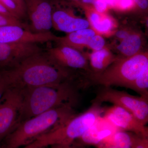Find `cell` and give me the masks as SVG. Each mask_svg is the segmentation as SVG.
Returning <instances> with one entry per match:
<instances>
[{"mask_svg":"<svg viewBox=\"0 0 148 148\" xmlns=\"http://www.w3.org/2000/svg\"><path fill=\"white\" fill-rule=\"evenodd\" d=\"M3 70L10 87L22 89L57 86L74 79L72 71L58 66L43 51L29 56L13 68Z\"/></svg>","mask_w":148,"mask_h":148,"instance_id":"cell-1","label":"cell"},{"mask_svg":"<svg viewBox=\"0 0 148 148\" xmlns=\"http://www.w3.org/2000/svg\"><path fill=\"white\" fill-rule=\"evenodd\" d=\"M81 86L69 81L57 86H43L23 89L19 123L52 109L64 106L74 107ZM18 123V124H19Z\"/></svg>","mask_w":148,"mask_h":148,"instance_id":"cell-2","label":"cell"},{"mask_svg":"<svg viewBox=\"0 0 148 148\" xmlns=\"http://www.w3.org/2000/svg\"><path fill=\"white\" fill-rule=\"evenodd\" d=\"M76 114L74 107L61 106L24 121L4 139L2 147L18 148L27 145L59 127Z\"/></svg>","mask_w":148,"mask_h":148,"instance_id":"cell-3","label":"cell"},{"mask_svg":"<svg viewBox=\"0 0 148 148\" xmlns=\"http://www.w3.org/2000/svg\"><path fill=\"white\" fill-rule=\"evenodd\" d=\"M101 105L92 102L90 108L84 112L76 114L59 127L40 136L33 143L45 147L73 144L102 116L105 110Z\"/></svg>","mask_w":148,"mask_h":148,"instance_id":"cell-4","label":"cell"},{"mask_svg":"<svg viewBox=\"0 0 148 148\" xmlns=\"http://www.w3.org/2000/svg\"><path fill=\"white\" fill-rule=\"evenodd\" d=\"M148 67L147 51H141L130 57H117L110 66L101 73L89 75V79L95 84L105 87L130 86Z\"/></svg>","mask_w":148,"mask_h":148,"instance_id":"cell-5","label":"cell"},{"mask_svg":"<svg viewBox=\"0 0 148 148\" xmlns=\"http://www.w3.org/2000/svg\"><path fill=\"white\" fill-rule=\"evenodd\" d=\"M102 104L108 102L125 109L143 124L148 122V98L136 96L124 91L113 89L111 87L102 86L96 92L92 101Z\"/></svg>","mask_w":148,"mask_h":148,"instance_id":"cell-6","label":"cell"},{"mask_svg":"<svg viewBox=\"0 0 148 148\" xmlns=\"http://www.w3.org/2000/svg\"><path fill=\"white\" fill-rule=\"evenodd\" d=\"M23 100V89L10 87L0 100V143L16 128Z\"/></svg>","mask_w":148,"mask_h":148,"instance_id":"cell-7","label":"cell"},{"mask_svg":"<svg viewBox=\"0 0 148 148\" xmlns=\"http://www.w3.org/2000/svg\"><path fill=\"white\" fill-rule=\"evenodd\" d=\"M29 30L37 34L50 32L52 27L53 5L49 0H25Z\"/></svg>","mask_w":148,"mask_h":148,"instance_id":"cell-8","label":"cell"},{"mask_svg":"<svg viewBox=\"0 0 148 148\" xmlns=\"http://www.w3.org/2000/svg\"><path fill=\"white\" fill-rule=\"evenodd\" d=\"M46 52L55 64L62 68L71 71L82 69L91 73L87 56L79 51L67 46L58 45L49 49Z\"/></svg>","mask_w":148,"mask_h":148,"instance_id":"cell-9","label":"cell"},{"mask_svg":"<svg viewBox=\"0 0 148 148\" xmlns=\"http://www.w3.org/2000/svg\"><path fill=\"white\" fill-rule=\"evenodd\" d=\"M51 32L37 34L18 26L0 27V42L9 44L42 43L58 38Z\"/></svg>","mask_w":148,"mask_h":148,"instance_id":"cell-10","label":"cell"},{"mask_svg":"<svg viewBox=\"0 0 148 148\" xmlns=\"http://www.w3.org/2000/svg\"><path fill=\"white\" fill-rule=\"evenodd\" d=\"M42 51L37 44L0 42V70L13 68L29 56Z\"/></svg>","mask_w":148,"mask_h":148,"instance_id":"cell-11","label":"cell"},{"mask_svg":"<svg viewBox=\"0 0 148 148\" xmlns=\"http://www.w3.org/2000/svg\"><path fill=\"white\" fill-rule=\"evenodd\" d=\"M104 113L103 117L120 130L148 138V127L125 109L114 106L105 110Z\"/></svg>","mask_w":148,"mask_h":148,"instance_id":"cell-12","label":"cell"},{"mask_svg":"<svg viewBox=\"0 0 148 148\" xmlns=\"http://www.w3.org/2000/svg\"><path fill=\"white\" fill-rule=\"evenodd\" d=\"M75 3L84 11L90 28L97 34L106 37L114 35L118 25L113 17L107 13H99L91 5L84 4L78 2Z\"/></svg>","mask_w":148,"mask_h":148,"instance_id":"cell-13","label":"cell"},{"mask_svg":"<svg viewBox=\"0 0 148 148\" xmlns=\"http://www.w3.org/2000/svg\"><path fill=\"white\" fill-rule=\"evenodd\" d=\"M52 22V27L56 30L67 34L90 26L87 20L76 16L70 10L61 8H53Z\"/></svg>","mask_w":148,"mask_h":148,"instance_id":"cell-14","label":"cell"},{"mask_svg":"<svg viewBox=\"0 0 148 148\" xmlns=\"http://www.w3.org/2000/svg\"><path fill=\"white\" fill-rule=\"evenodd\" d=\"M113 125L104 117L101 116L74 143L83 146L85 145H96L104 138L120 130L114 129Z\"/></svg>","mask_w":148,"mask_h":148,"instance_id":"cell-15","label":"cell"},{"mask_svg":"<svg viewBox=\"0 0 148 148\" xmlns=\"http://www.w3.org/2000/svg\"><path fill=\"white\" fill-rule=\"evenodd\" d=\"M96 34L91 28H86L67 34L64 37H58L55 42L59 45L67 46L82 52L90 38Z\"/></svg>","mask_w":148,"mask_h":148,"instance_id":"cell-16","label":"cell"},{"mask_svg":"<svg viewBox=\"0 0 148 148\" xmlns=\"http://www.w3.org/2000/svg\"><path fill=\"white\" fill-rule=\"evenodd\" d=\"M116 58L107 47L100 50L92 51L88 56L91 71L89 75L101 73L114 62Z\"/></svg>","mask_w":148,"mask_h":148,"instance_id":"cell-17","label":"cell"},{"mask_svg":"<svg viewBox=\"0 0 148 148\" xmlns=\"http://www.w3.org/2000/svg\"><path fill=\"white\" fill-rule=\"evenodd\" d=\"M143 37L142 34L133 32L127 38L123 40L116 47V50L123 57H130L142 51Z\"/></svg>","mask_w":148,"mask_h":148,"instance_id":"cell-18","label":"cell"},{"mask_svg":"<svg viewBox=\"0 0 148 148\" xmlns=\"http://www.w3.org/2000/svg\"><path fill=\"white\" fill-rule=\"evenodd\" d=\"M95 146L97 148L130 147L129 132L123 130H118L104 138Z\"/></svg>","mask_w":148,"mask_h":148,"instance_id":"cell-19","label":"cell"},{"mask_svg":"<svg viewBox=\"0 0 148 148\" xmlns=\"http://www.w3.org/2000/svg\"><path fill=\"white\" fill-rule=\"evenodd\" d=\"M140 95L148 98V67L130 86L129 88Z\"/></svg>","mask_w":148,"mask_h":148,"instance_id":"cell-20","label":"cell"},{"mask_svg":"<svg viewBox=\"0 0 148 148\" xmlns=\"http://www.w3.org/2000/svg\"><path fill=\"white\" fill-rule=\"evenodd\" d=\"M0 3L16 18L21 20L27 17L26 12L22 10L13 0H0Z\"/></svg>","mask_w":148,"mask_h":148,"instance_id":"cell-21","label":"cell"},{"mask_svg":"<svg viewBox=\"0 0 148 148\" xmlns=\"http://www.w3.org/2000/svg\"><path fill=\"white\" fill-rule=\"evenodd\" d=\"M8 26H18L30 31L29 25H27L20 19L0 14V27Z\"/></svg>","mask_w":148,"mask_h":148,"instance_id":"cell-22","label":"cell"},{"mask_svg":"<svg viewBox=\"0 0 148 148\" xmlns=\"http://www.w3.org/2000/svg\"><path fill=\"white\" fill-rule=\"evenodd\" d=\"M106 47V41L104 38L103 36L97 34L90 38L86 47L91 49L92 51H95L101 50Z\"/></svg>","mask_w":148,"mask_h":148,"instance_id":"cell-23","label":"cell"},{"mask_svg":"<svg viewBox=\"0 0 148 148\" xmlns=\"http://www.w3.org/2000/svg\"><path fill=\"white\" fill-rule=\"evenodd\" d=\"M129 132L131 148H148V138Z\"/></svg>","mask_w":148,"mask_h":148,"instance_id":"cell-24","label":"cell"},{"mask_svg":"<svg viewBox=\"0 0 148 148\" xmlns=\"http://www.w3.org/2000/svg\"><path fill=\"white\" fill-rule=\"evenodd\" d=\"M136 7L133 0H117L114 8L121 11H127Z\"/></svg>","mask_w":148,"mask_h":148,"instance_id":"cell-25","label":"cell"},{"mask_svg":"<svg viewBox=\"0 0 148 148\" xmlns=\"http://www.w3.org/2000/svg\"><path fill=\"white\" fill-rule=\"evenodd\" d=\"M9 87V84L3 71L0 70V100L6 90Z\"/></svg>","mask_w":148,"mask_h":148,"instance_id":"cell-26","label":"cell"},{"mask_svg":"<svg viewBox=\"0 0 148 148\" xmlns=\"http://www.w3.org/2000/svg\"><path fill=\"white\" fill-rule=\"evenodd\" d=\"M92 5L95 10L101 13H107L109 8L106 0H95Z\"/></svg>","mask_w":148,"mask_h":148,"instance_id":"cell-27","label":"cell"},{"mask_svg":"<svg viewBox=\"0 0 148 148\" xmlns=\"http://www.w3.org/2000/svg\"><path fill=\"white\" fill-rule=\"evenodd\" d=\"M133 31L127 29H123L116 31L114 35L118 40L121 41L123 40L124 39L129 36Z\"/></svg>","mask_w":148,"mask_h":148,"instance_id":"cell-28","label":"cell"},{"mask_svg":"<svg viewBox=\"0 0 148 148\" xmlns=\"http://www.w3.org/2000/svg\"><path fill=\"white\" fill-rule=\"evenodd\" d=\"M136 7L143 11H147L148 8V0H133Z\"/></svg>","mask_w":148,"mask_h":148,"instance_id":"cell-29","label":"cell"},{"mask_svg":"<svg viewBox=\"0 0 148 148\" xmlns=\"http://www.w3.org/2000/svg\"><path fill=\"white\" fill-rule=\"evenodd\" d=\"M51 148H86L84 146L77 145L75 143H73L71 145H55L50 146Z\"/></svg>","mask_w":148,"mask_h":148,"instance_id":"cell-30","label":"cell"},{"mask_svg":"<svg viewBox=\"0 0 148 148\" xmlns=\"http://www.w3.org/2000/svg\"><path fill=\"white\" fill-rule=\"evenodd\" d=\"M16 4L22 10L26 12V5L25 0H13Z\"/></svg>","mask_w":148,"mask_h":148,"instance_id":"cell-31","label":"cell"},{"mask_svg":"<svg viewBox=\"0 0 148 148\" xmlns=\"http://www.w3.org/2000/svg\"><path fill=\"white\" fill-rule=\"evenodd\" d=\"M0 14H4V15H7V16L14 17L1 3H0Z\"/></svg>","mask_w":148,"mask_h":148,"instance_id":"cell-32","label":"cell"},{"mask_svg":"<svg viewBox=\"0 0 148 148\" xmlns=\"http://www.w3.org/2000/svg\"><path fill=\"white\" fill-rule=\"evenodd\" d=\"M106 1L109 8H114L116 4L117 0H106Z\"/></svg>","mask_w":148,"mask_h":148,"instance_id":"cell-33","label":"cell"},{"mask_svg":"<svg viewBox=\"0 0 148 148\" xmlns=\"http://www.w3.org/2000/svg\"><path fill=\"white\" fill-rule=\"evenodd\" d=\"M47 147H42L37 145L35 144L34 143H30L27 145L25 146L24 148H46Z\"/></svg>","mask_w":148,"mask_h":148,"instance_id":"cell-34","label":"cell"},{"mask_svg":"<svg viewBox=\"0 0 148 148\" xmlns=\"http://www.w3.org/2000/svg\"><path fill=\"white\" fill-rule=\"evenodd\" d=\"M95 1V0H81L79 1H78V2L84 4L91 5H92V4Z\"/></svg>","mask_w":148,"mask_h":148,"instance_id":"cell-35","label":"cell"},{"mask_svg":"<svg viewBox=\"0 0 148 148\" xmlns=\"http://www.w3.org/2000/svg\"><path fill=\"white\" fill-rule=\"evenodd\" d=\"M72 1H73L74 3H75L79 1H80L81 0H72Z\"/></svg>","mask_w":148,"mask_h":148,"instance_id":"cell-36","label":"cell"},{"mask_svg":"<svg viewBox=\"0 0 148 148\" xmlns=\"http://www.w3.org/2000/svg\"><path fill=\"white\" fill-rule=\"evenodd\" d=\"M0 148H3L2 147L1 145V143H0Z\"/></svg>","mask_w":148,"mask_h":148,"instance_id":"cell-37","label":"cell"},{"mask_svg":"<svg viewBox=\"0 0 148 148\" xmlns=\"http://www.w3.org/2000/svg\"><path fill=\"white\" fill-rule=\"evenodd\" d=\"M130 148V147H129V148Z\"/></svg>","mask_w":148,"mask_h":148,"instance_id":"cell-38","label":"cell"}]
</instances>
